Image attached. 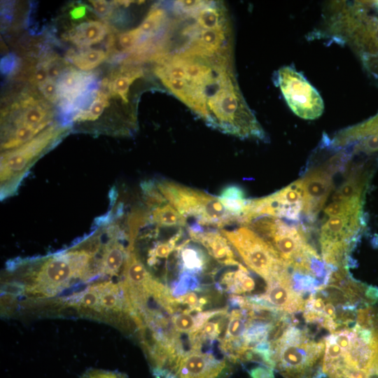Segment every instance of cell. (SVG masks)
<instances>
[{
	"label": "cell",
	"mask_w": 378,
	"mask_h": 378,
	"mask_svg": "<svg viewBox=\"0 0 378 378\" xmlns=\"http://www.w3.org/2000/svg\"><path fill=\"white\" fill-rule=\"evenodd\" d=\"M165 18L164 10L160 8H152L142 23L138 27L141 36L153 35Z\"/></svg>",
	"instance_id": "4316f807"
},
{
	"label": "cell",
	"mask_w": 378,
	"mask_h": 378,
	"mask_svg": "<svg viewBox=\"0 0 378 378\" xmlns=\"http://www.w3.org/2000/svg\"><path fill=\"white\" fill-rule=\"evenodd\" d=\"M80 378H127V377L118 371L90 368L80 375Z\"/></svg>",
	"instance_id": "f1b7e54d"
},
{
	"label": "cell",
	"mask_w": 378,
	"mask_h": 378,
	"mask_svg": "<svg viewBox=\"0 0 378 378\" xmlns=\"http://www.w3.org/2000/svg\"><path fill=\"white\" fill-rule=\"evenodd\" d=\"M187 230L190 239L204 247L209 256L220 265H241L237 260L232 245L220 230L206 229L197 223L188 225Z\"/></svg>",
	"instance_id": "4fadbf2b"
},
{
	"label": "cell",
	"mask_w": 378,
	"mask_h": 378,
	"mask_svg": "<svg viewBox=\"0 0 378 378\" xmlns=\"http://www.w3.org/2000/svg\"><path fill=\"white\" fill-rule=\"evenodd\" d=\"M48 79H49L48 62L47 60H46L40 63L36 67L33 76V80L35 83L39 86Z\"/></svg>",
	"instance_id": "4dcf8cb0"
},
{
	"label": "cell",
	"mask_w": 378,
	"mask_h": 378,
	"mask_svg": "<svg viewBox=\"0 0 378 378\" xmlns=\"http://www.w3.org/2000/svg\"><path fill=\"white\" fill-rule=\"evenodd\" d=\"M220 288L224 286L230 293L242 294L250 293L255 288V281L242 265L236 270L225 273L220 279Z\"/></svg>",
	"instance_id": "44dd1931"
},
{
	"label": "cell",
	"mask_w": 378,
	"mask_h": 378,
	"mask_svg": "<svg viewBox=\"0 0 378 378\" xmlns=\"http://www.w3.org/2000/svg\"><path fill=\"white\" fill-rule=\"evenodd\" d=\"M165 199L186 218H192L202 227H224L239 220L223 206L218 197L167 179H155Z\"/></svg>",
	"instance_id": "5b68a950"
},
{
	"label": "cell",
	"mask_w": 378,
	"mask_h": 378,
	"mask_svg": "<svg viewBox=\"0 0 378 378\" xmlns=\"http://www.w3.org/2000/svg\"><path fill=\"white\" fill-rule=\"evenodd\" d=\"M324 341L314 340L308 332L291 323L270 344L269 367L284 378H320Z\"/></svg>",
	"instance_id": "3957f363"
},
{
	"label": "cell",
	"mask_w": 378,
	"mask_h": 378,
	"mask_svg": "<svg viewBox=\"0 0 378 378\" xmlns=\"http://www.w3.org/2000/svg\"><path fill=\"white\" fill-rule=\"evenodd\" d=\"M89 2L91 3L96 13L102 17H106L109 15L111 12V4L106 1L92 0L90 1Z\"/></svg>",
	"instance_id": "1f68e13d"
},
{
	"label": "cell",
	"mask_w": 378,
	"mask_h": 378,
	"mask_svg": "<svg viewBox=\"0 0 378 378\" xmlns=\"http://www.w3.org/2000/svg\"><path fill=\"white\" fill-rule=\"evenodd\" d=\"M253 378H274L271 369L260 368L251 372Z\"/></svg>",
	"instance_id": "d6a6232c"
},
{
	"label": "cell",
	"mask_w": 378,
	"mask_h": 378,
	"mask_svg": "<svg viewBox=\"0 0 378 378\" xmlns=\"http://www.w3.org/2000/svg\"><path fill=\"white\" fill-rule=\"evenodd\" d=\"M374 3L377 5V6L378 7V1H375Z\"/></svg>",
	"instance_id": "e575fe53"
},
{
	"label": "cell",
	"mask_w": 378,
	"mask_h": 378,
	"mask_svg": "<svg viewBox=\"0 0 378 378\" xmlns=\"http://www.w3.org/2000/svg\"><path fill=\"white\" fill-rule=\"evenodd\" d=\"M141 76L142 72L139 70H132L116 76L109 83L111 94L118 96L124 102L127 103L130 85L136 78Z\"/></svg>",
	"instance_id": "d4e9b609"
},
{
	"label": "cell",
	"mask_w": 378,
	"mask_h": 378,
	"mask_svg": "<svg viewBox=\"0 0 378 378\" xmlns=\"http://www.w3.org/2000/svg\"><path fill=\"white\" fill-rule=\"evenodd\" d=\"M107 29L99 21L82 22L69 31L67 38L80 48H85L100 42L106 36Z\"/></svg>",
	"instance_id": "d6986e66"
},
{
	"label": "cell",
	"mask_w": 378,
	"mask_h": 378,
	"mask_svg": "<svg viewBox=\"0 0 378 378\" xmlns=\"http://www.w3.org/2000/svg\"><path fill=\"white\" fill-rule=\"evenodd\" d=\"M70 126L52 124L22 146L1 153V200L15 195L35 162L69 131Z\"/></svg>",
	"instance_id": "8992f818"
},
{
	"label": "cell",
	"mask_w": 378,
	"mask_h": 378,
	"mask_svg": "<svg viewBox=\"0 0 378 378\" xmlns=\"http://www.w3.org/2000/svg\"><path fill=\"white\" fill-rule=\"evenodd\" d=\"M360 216L328 217L320 230L321 248L331 246H351L353 240L360 228Z\"/></svg>",
	"instance_id": "5bb4252c"
},
{
	"label": "cell",
	"mask_w": 378,
	"mask_h": 378,
	"mask_svg": "<svg viewBox=\"0 0 378 378\" xmlns=\"http://www.w3.org/2000/svg\"><path fill=\"white\" fill-rule=\"evenodd\" d=\"M141 206L147 219L153 224L164 228L188 227L186 218L165 199L154 204H144Z\"/></svg>",
	"instance_id": "9a60e30c"
},
{
	"label": "cell",
	"mask_w": 378,
	"mask_h": 378,
	"mask_svg": "<svg viewBox=\"0 0 378 378\" xmlns=\"http://www.w3.org/2000/svg\"><path fill=\"white\" fill-rule=\"evenodd\" d=\"M248 299L260 305L288 314L303 312L305 303L303 296L293 289L287 268L267 282L264 293Z\"/></svg>",
	"instance_id": "30bf717a"
},
{
	"label": "cell",
	"mask_w": 378,
	"mask_h": 378,
	"mask_svg": "<svg viewBox=\"0 0 378 378\" xmlns=\"http://www.w3.org/2000/svg\"><path fill=\"white\" fill-rule=\"evenodd\" d=\"M274 251L290 274L323 278L324 265L316 251L308 243L301 227L289 225L279 218L261 216L246 225Z\"/></svg>",
	"instance_id": "7a4b0ae2"
},
{
	"label": "cell",
	"mask_w": 378,
	"mask_h": 378,
	"mask_svg": "<svg viewBox=\"0 0 378 378\" xmlns=\"http://www.w3.org/2000/svg\"><path fill=\"white\" fill-rule=\"evenodd\" d=\"M43 96L52 102L59 99L57 85L55 80L48 79L39 85Z\"/></svg>",
	"instance_id": "f546056e"
},
{
	"label": "cell",
	"mask_w": 378,
	"mask_h": 378,
	"mask_svg": "<svg viewBox=\"0 0 378 378\" xmlns=\"http://www.w3.org/2000/svg\"><path fill=\"white\" fill-rule=\"evenodd\" d=\"M368 172L361 168L351 172L337 189L332 196V201L363 200L364 190L368 180Z\"/></svg>",
	"instance_id": "ffe728a7"
},
{
	"label": "cell",
	"mask_w": 378,
	"mask_h": 378,
	"mask_svg": "<svg viewBox=\"0 0 378 378\" xmlns=\"http://www.w3.org/2000/svg\"><path fill=\"white\" fill-rule=\"evenodd\" d=\"M104 51L96 49H87L79 52L68 53V59L76 66L83 71H89L100 64L106 58Z\"/></svg>",
	"instance_id": "603a6c76"
},
{
	"label": "cell",
	"mask_w": 378,
	"mask_h": 378,
	"mask_svg": "<svg viewBox=\"0 0 378 378\" xmlns=\"http://www.w3.org/2000/svg\"><path fill=\"white\" fill-rule=\"evenodd\" d=\"M333 174L324 165L314 167L301 178L303 213L314 221L323 209L333 188Z\"/></svg>",
	"instance_id": "7c38bea8"
},
{
	"label": "cell",
	"mask_w": 378,
	"mask_h": 378,
	"mask_svg": "<svg viewBox=\"0 0 378 378\" xmlns=\"http://www.w3.org/2000/svg\"><path fill=\"white\" fill-rule=\"evenodd\" d=\"M92 80V74L74 69L66 71L57 82L59 98L74 102L83 93Z\"/></svg>",
	"instance_id": "e0dca14e"
},
{
	"label": "cell",
	"mask_w": 378,
	"mask_h": 378,
	"mask_svg": "<svg viewBox=\"0 0 378 378\" xmlns=\"http://www.w3.org/2000/svg\"><path fill=\"white\" fill-rule=\"evenodd\" d=\"M302 210L303 192L300 178L270 195L248 200L241 224L246 226L251 220L261 216L298 220Z\"/></svg>",
	"instance_id": "ba28073f"
},
{
	"label": "cell",
	"mask_w": 378,
	"mask_h": 378,
	"mask_svg": "<svg viewBox=\"0 0 378 378\" xmlns=\"http://www.w3.org/2000/svg\"><path fill=\"white\" fill-rule=\"evenodd\" d=\"M190 240L180 250V274L196 275L208 270L210 258L207 252L198 245L190 244Z\"/></svg>",
	"instance_id": "ac0fdd59"
},
{
	"label": "cell",
	"mask_w": 378,
	"mask_h": 378,
	"mask_svg": "<svg viewBox=\"0 0 378 378\" xmlns=\"http://www.w3.org/2000/svg\"><path fill=\"white\" fill-rule=\"evenodd\" d=\"M363 200L355 199L346 201H332L324 209L328 217L335 216H361Z\"/></svg>",
	"instance_id": "484cf974"
},
{
	"label": "cell",
	"mask_w": 378,
	"mask_h": 378,
	"mask_svg": "<svg viewBox=\"0 0 378 378\" xmlns=\"http://www.w3.org/2000/svg\"><path fill=\"white\" fill-rule=\"evenodd\" d=\"M218 197L225 209L238 218L239 223H241L244 211L248 202L244 190L238 186L230 185L221 191Z\"/></svg>",
	"instance_id": "7402d4cb"
},
{
	"label": "cell",
	"mask_w": 378,
	"mask_h": 378,
	"mask_svg": "<svg viewBox=\"0 0 378 378\" xmlns=\"http://www.w3.org/2000/svg\"><path fill=\"white\" fill-rule=\"evenodd\" d=\"M230 371L227 358L192 349L182 356L173 378H227Z\"/></svg>",
	"instance_id": "8fae6325"
},
{
	"label": "cell",
	"mask_w": 378,
	"mask_h": 378,
	"mask_svg": "<svg viewBox=\"0 0 378 378\" xmlns=\"http://www.w3.org/2000/svg\"><path fill=\"white\" fill-rule=\"evenodd\" d=\"M374 376L376 378H378V352L376 355L374 362L371 370V377Z\"/></svg>",
	"instance_id": "836d02e7"
},
{
	"label": "cell",
	"mask_w": 378,
	"mask_h": 378,
	"mask_svg": "<svg viewBox=\"0 0 378 378\" xmlns=\"http://www.w3.org/2000/svg\"><path fill=\"white\" fill-rule=\"evenodd\" d=\"M220 231L246 265L266 282L286 268L273 249L248 227L220 229Z\"/></svg>",
	"instance_id": "52a82bcc"
},
{
	"label": "cell",
	"mask_w": 378,
	"mask_h": 378,
	"mask_svg": "<svg viewBox=\"0 0 378 378\" xmlns=\"http://www.w3.org/2000/svg\"><path fill=\"white\" fill-rule=\"evenodd\" d=\"M278 83L285 99L298 116L307 120L318 118L323 102L316 90L300 73L289 66L278 71Z\"/></svg>",
	"instance_id": "9c48e42d"
},
{
	"label": "cell",
	"mask_w": 378,
	"mask_h": 378,
	"mask_svg": "<svg viewBox=\"0 0 378 378\" xmlns=\"http://www.w3.org/2000/svg\"><path fill=\"white\" fill-rule=\"evenodd\" d=\"M105 238L104 225L96 220L89 234L63 251L9 262L4 274L7 293L43 300L79 283L101 281Z\"/></svg>",
	"instance_id": "6da1fadb"
},
{
	"label": "cell",
	"mask_w": 378,
	"mask_h": 378,
	"mask_svg": "<svg viewBox=\"0 0 378 378\" xmlns=\"http://www.w3.org/2000/svg\"><path fill=\"white\" fill-rule=\"evenodd\" d=\"M138 28L124 32L119 36V44L125 50H132L141 37Z\"/></svg>",
	"instance_id": "83f0119b"
},
{
	"label": "cell",
	"mask_w": 378,
	"mask_h": 378,
	"mask_svg": "<svg viewBox=\"0 0 378 378\" xmlns=\"http://www.w3.org/2000/svg\"><path fill=\"white\" fill-rule=\"evenodd\" d=\"M63 303L64 307L75 309L76 312L81 316L118 325L121 328L130 327V320L134 321L120 281L93 282L83 290L64 298Z\"/></svg>",
	"instance_id": "277c9868"
},
{
	"label": "cell",
	"mask_w": 378,
	"mask_h": 378,
	"mask_svg": "<svg viewBox=\"0 0 378 378\" xmlns=\"http://www.w3.org/2000/svg\"><path fill=\"white\" fill-rule=\"evenodd\" d=\"M24 103L25 109L13 121V126L4 133L18 127L34 129L41 132L52 125L51 115L46 106L32 99Z\"/></svg>",
	"instance_id": "2e32d148"
},
{
	"label": "cell",
	"mask_w": 378,
	"mask_h": 378,
	"mask_svg": "<svg viewBox=\"0 0 378 378\" xmlns=\"http://www.w3.org/2000/svg\"><path fill=\"white\" fill-rule=\"evenodd\" d=\"M108 99V93L97 90L89 108L87 110L79 111L73 117L72 120L78 122L97 120L102 114L104 108L109 105Z\"/></svg>",
	"instance_id": "cb8c5ba5"
}]
</instances>
